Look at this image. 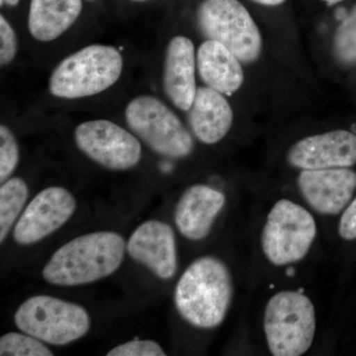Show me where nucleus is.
I'll return each instance as SVG.
<instances>
[{
	"instance_id": "nucleus-17",
	"label": "nucleus",
	"mask_w": 356,
	"mask_h": 356,
	"mask_svg": "<svg viewBox=\"0 0 356 356\" xmlns=\"http://www.w3.org/2000/svg\"><path fill=\"white\" fill-rule=\"evenodd\" d=\"M241 63L233 51L213 40L201 44L196 56L200 79L222 95H233L243 86L245 76Z\"/></svg>"
},
{
	"instance_id": "nucleus-1",
	"label": "nucleus",
	"mask_w": 356,
	"mask_h": 356,
	"mask_svg": "<svg viewBox=\"0 0 356 356\" xmlns=\"http://www.w3.org/2000/svg\"><path fill=\"white\" fill-rule=\"evenodd\" d=\"M234 297L228 266L212 255L195 259L185 269L175 291V308L197 329L211 330L224 322Z\"/></svg>"
},
{
	"instance_id": "nucleus-26",
	"label": "nucleus",
	"mask_w": 356,
	"mask_h": 356,
	"mask_svg": "<svg viewBox=\"0 0 356 356\" xmlns=\"http://www.w3.org/2000/svg\"><path fill=\"white\" fill-rule=\"evenodd\" d=\"M252 1L257 2V3L261 4V6H277L282 4L283 2L286 0H252Z\"/></svg>"
},
{
	"instance_id": "nucleus-20",
	"label": "nucleus",
	"mask_w": 356,
	"mask_h": 356,
	"mask_svg": "<svg viewBox=\"0 0 356 356\" xmlns=\"http://www.w3.org/2000/svg\"><path fill=\"white\" fill-rule=\"evenodd\" d=\"M334 53L343 64H356V6L337 28L334 37Z\"/></svg>"
},
{
	"instance_id": "nucleus-11",
	"label": "nucleus",
	"mask_w": 356,
	"mask_h": 356,
	"mask_svg": "<svg viewBox=\"0 0 356 356\" xmlns=\"http://www.w3.org/2000/svg\"><path fill=\"white\" fill-rule=\"evenodd\" d=\"M287 161L302 170L351 168L356 163V135L334 130L309 136L290 147Z\"/></svg>"
},
{
	"instance_id": "nucleus-15",
	"label": "nucleus",
	"mask_w": 356,
	"mask_h": 356,
	"mask_svg": "<svg viewBox=\"0 0 356 356\" xmlns=\"http://www.w3.org/2000/svg\"><path fill=\"white\" fill-rule=\"evenodd\" d=\"M196 67L195 50L191 40L184 36L170 40L163 65V88L173 104L182 111H188L195 97Z\"/></svg>"
},
{
	"instance_id": "nucleus-21",
	"label": "nucleus",
	"mask_w": 356,
	"mask_h": 356,
	"mask_svg": "<svg viewBox=\"0 0 356 356\" xmlns=\"http://www.w3.org/2000/svg\"><path fill=\"white\" fill-rule=\"evenodd\" d=\"M1 356H51L50 348L28 334L8 332L0 337Z\"/></svg>"
},
{
	"instance_id": "nucleus-14",
	"label": "nucleus",
	"mask_w": 356,
	"mask_h": 356,
	"mask_svg": "<svg viewBox=\"0 0 356 356\" xmlns=\"http://www.w3.org/2000/svg\"><path fill=\"white\" fill-rule=\"evenodd\" d=\"M226 205L222 192L205 184L187 188L177 204L175 222L184 238L199 242L207 238L217 217Z\"/></svg>"
},
{
	"instance_id": "nucleus-6",
	"label": "nucleus",
	"mask_w": 356,
	"mask_h": 356,
	"mask_svg": "<svg viewBox=\"0 0 356 356\" xmlns=\"http://www.w3.org/2000/svg\"><path fill=\"white\" fill-rule=\"evenodd\" d=\"M14 322L21 332L53 346L76 341L90 329V318L83 307L48 295L26 300L16 311Z\"/></svg>"
},
{
	"instance_id": "nucleus-5",
	"label": "nucleus",
	"mask_w": 356,
	"mask_h": 356,
	"mask_svg": "<svg viewBox=\"0 0 356 356\" xmlns=\"http://www.w3.org/2000/svg\"><path fill=\"white\" fill-rule=\"evenodd\" d=\"M317 236V224L303 206L288 199L274 204L261 233V248L275 266L296 264L308 254Z\"/></svg>"
},
{
	"instance_id": "nucleus-3",
	"label": "nucleus",
	"mask_w": 356,
	"mask_h": 356,
	"mask_svg": "<svg viewBox=\"0 0 356 356\" xmlns=\"http://www.w3.org/2000/svg\"><path fill=\"white\" fill-rule=\"evenodd\" d=\"M123 58L117 49L90 44L65 58L51 72L49 89L65 99L88 97L103 92L120 77Z\"/></svg>"
},
{
	"instance_id": "nucleus-2",
	"label": "nucleus",
	"mask_w": 356,
	"mask_h": 356,
	"mask_svg": "<svg viewBox=\"0 0 356 356\" xmlns=\"http://www.w3.org/2000/svg\"><path fill=\"white\" fill-rule=\"evenodd\" d=\"M127 250L123 236L114 232H95L77 236L58 248L47 262L43 277L58 286H79L113 274Z\"/></svg>"
},
{
	"instance_id": "nucleus-9",
	"label": "nucleus",
	"mask_w": 356,
	"mask_h": 356,
	"mask_svg": "<svg viewBox=\"0 0 356 356\" xmlns=\"http://www.w3.org/2000/svg\"><path fill=\"white\" fill-rule=\"evenodd\" d=\"M74 140L86 156L108 170H130L142 156L137 138L109 120L79 124L74 131Z\"/></svg>"
},
{
	"instance_id": "nucleus-29",
	"label": "nucleus",
	"mask_w": 356,
	"mask_h": 356,
	"mask_svg": "<svg viewBox=\"0 0 356 356\" xmlns=\"http://www.w3.org/2000/svg\"><path fill=\"white\" fill-rule=\"evenodd\" d=\"M132 1H136V2H144V1H147V0H132Z\"/></svg>"
},
{
	"instance_id": "nucleus-7",
	"label": "nucleus",
	"mask_w": 356,
	"mask_h": 356,
	"mask_svg": "<svg viewBox=\"0 0 356 356\" xmlns=\"http://www.w3.org/2000/svg\"><path fill=\"white\" fill-rule=\"evenodd\" d=\"M198 27L207 40L219 42L245 64L259 60L262 39L248 9L238 0H203Z\"/></svg>"
},
{
	"instance_id": "nucleus-28",
	"label": "nucleus",
	"mask_w": 356,
	"mask_h": 356,
	"mask_svg": "<svg viewBox=\"0 0 356 356\" xmlns=\"http://www.w3.org/2000/svg\"><path fill=\"white\" fill-rule=\"evenodd\" d=\"M327 6H334V4L339 3V2L343 1V0H323Z\"/></svg>"
},
{
	"instance_id": "nucleus-23",
	"label": "nucleus",
	"mask_w": 356,
	"mask_h": 356,
	"mask_svg": "<svg viewBox=\"0 0 356 356\" xmlns=\"http://www.w3.org/2000/svg\"><path fill=\"white\" fill-rule=\"evenodd\" d=\"M108 356H165L161 346L156 341H142L135 339L128 343H122L112 348L107 353Z\"/></svg>"
},
{
	"instance_id": "nucleus-10",
	"label": "nucleus",
	"mask_w": 356,
	"mask_h": 356,
	"mask_svg": "<svg viewBox=\"0 0 356 356\" xmlns=\"http://www.w3.org/2000/svg\"><path fill=\"white\" fill-rule=\"evenodd\" d=\"M76 209V201L64 187H48L28 204L16 222L14 240L19 245L40 242L69 221Z\"/></svg>"
},
{
	"instance_id": "nucleus-8",
	"label": "nucleus",
	"mask_w": 356,
	"mask_h": 356,
	"mask_svg": "<svg viewBox=\"0 0 356 356\" xmlns=\"http://www.w3.org/2000/svg\"><path fill=\"white\" fill-rule=\"evenodd\" d=\"M129 127L161 156L182 159L193 151L191 134L172 110L151 95L134 98L125 110Z\"/></svg>"
},
{
	"instance_id": "nucleus-25",
	"label": "nucleus",
	"mask_w": 356,
	"mask_h": 356,
	"mask_svg": "<svg viewBox=\"0 0 356 356\" xmlns=\"http://www.w3.org/2000/svg\"><path fill=\"white\" fill-rule=\"evenodd\" d=\"M339 235L344 241L356 240V197L343 210L339 222Z\"/></svg>"
},
{
	"instance_id": "nucleus-4",
	"label": "nucleus",
	"mask_w": 356,
	"mask_h": 356,
	"mask_svg": "<svg viewBox=\"0 0 356 356\" xmlns=\"http://www.w3.org/2000/svg\"><path fill=\"white\" fill-rule=\"evenodd\" d=\"M267 346L274 356H300L310 350L316 334L313 302L299 291L284 290L267 302L264 316Z\"/></svg>"
},
{
	"instance_id": "nucleus-24",
	"label": "nucleus",
	"mask_w": 356,
	"mask_h": 356,
	"mask_svg": "<svg viewBox=\"0 0 356 356\" xmlns=\"http://www.w3.org/2000/svg\"><path fill=\"white\" fill-rule=\"evenodd\" d=\"M17 53L15 31L3 15L0 16V65L10 64Z\"/></svg>"
},
{
	"instance_id": "nucleus-16",
	"label": "nucleus",
	"mask_w": 356,
	"mask_h": 356,
	"mask_svg": "<svg viewBox=\"0 0 356 356\" xmlns=\"http://www.w3.org/2000/svg\"><path fill=\"white\" fill-rule=\"evenodd\" d=\"M187 112L192 132L204 144L220 142L233 125L234 113L228 100L222 93L208 86L197 88Z\"/></svg>"
},
{
	"instance_id": "nucleus-13",
	"label": "nucleus",
	"mask_w": 356,
	"mask_h": 356,
	"mask_svg": "<svg viewBox=\"0 0 356 356\" xmlns=\"http://www.w3.org/2000/svg\"><path fill=\"white\" fill-rule=\"evenodd\" d=\"M127 252L161 280H172L177 274V241L172 227L165 222L149 220L140 224L129 238Z\"/></svg>"
},
{
	"instance_id": "nucleus-12",
	"label": "nucleus",
	"mask_w": 356,
	"mask_h": 356,
	"mask_svg": "<svg viewBox=\"0 0 356 356\" xmlns=\"http://www.w3.org/2000/svg\"><path fill=\"white\" fill-rule=\"evenodd\" d=\"M297 184L302 197L318 214H339L356 189V172L350 168L304 170Z\"/></svg>"
},
{
	"instance_id": "nucleus-18",
	"label": "nucleus",
	"mask_w": 356,
	"mask_h": 356,
	"mask_svg": "<svg viewBox=\"0 0 356 356\" xmlns=\"http://www.w3.org/2000/svg\"><path fill=\"white\" fill-rule=\"evenodd\" d=\"M81 10V0H31L28 28L38 41H53L72 27Z\"/></svg>"
},
{
	"instance_id": "nucleus-27",
	"label": "nucleus",
	"mask_w": 356,
	"mask_h": 356,
	"mask_svg": "<svg viewBox=\"0 0 356 356\" xmlns=\"http://www.w3.org/2000/svg\"><path fill=\"white\" fill-rule=\"evenodd\" d=\"M19 3V0H0V4L1 6H16Z\"/></svg>"
},
{
	"instance_id": "nucleus-19",
	"label": "nucleus",
	"mask_w": 356,
	"mask_h": 356,
	"mask_svg": "<svg viewBox=\"0 0 356 356\" xmlns=\"http://www.w3.org/2000/svg\"><path fill=\"white\" fill-rule=\"evenodd\" d=\"M28 196L29 189L22 178H9L0 187V243H3L8 236L27 202Z\"/></svg>"
},
{
	"instance_id": "nucleus-22",
	"label": "nucleus",
	"mask_w": 356,
	"mask_h": 356,
	"mask_svg": "<svg viewBox=\"0 0 356 356\" xmlns=\"http://www.w3.org/2000/svg\"><path fill=\"white\" fill-rule=\"evenodd\" d=\"M19 163V147L15 136L6 126H0V181L3 184Z\"/></svg>"
}]
</instances>
